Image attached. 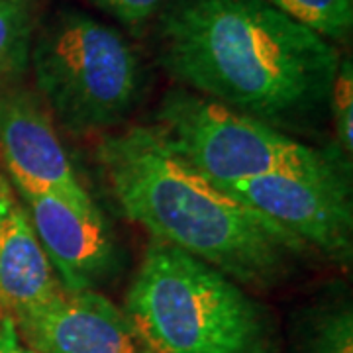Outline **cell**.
Instances as JSON below:
<instances>
[{
  "label": "cell",
  "mask_w": 353,
  "mask_h": 353,
  "mask_svg": "<svg viewBox=\"0 0 353 353\" xmlns=\"http://www.w3.org/2000/svg\"><path fill=\"white\" fill-rule=\"evenodd\" d=\"M61 289L97 290L118 271L120 248L99 204L14 189Z\"/></svg>",
  "instance_id": "7"
},
{
  "label": "cell",
  "mask_w": 353,
  "mask_h": 353,
  "mask_svg": "<svg viewBox=\"0 0 353 353\" xmlns=\"http://www.w3.org/2000/svg\"><path fill=\"white\" fill-rule=\"evenodd\" d=\"M155 120L165 141L218 187L277 171L350 167L341 153L303 143L285 130L189 88L169 90Z\"/></svg>",
  "instance_id": "5"
},
{
  "label": "cell",
  "mask_w": 353,
  "mask_h": 353,
  "mask_svg": "<svg viewBox=\"0 0 353 353\" xmlns=\"http://www.w3.org/2000/svg\"><path fill=\"white\" fill-rule=\"evenodd\" d=\"M102 12L110 14L120 24L139 28L148 24L157 10H161L165 0H88Z\"/></svg>",
  "instance_id": "15"
},
{
  "label": "cell",
  "mask_w": 353,
  "mask_h": 353,
  "mask_svg": "<svg viewBox=\"0 0 353 353\" xmlns=\"http://www.w3.org/2000/svg\"><path fill=\"white\" fill-rule=\"evenodd\" d=\"M0 353H38L20 336L12 316L0 312Z\"/></svg>",
  "instance_id": "16"
},
{
  "label": "cell",
  "mask_w": 353,
  "mask_h": 353,
  "mask_svg": "<svg viewBox=\"0 0 353 353\" xmlns=\"http://www.w3.org/2000/svg\"><path fill=\"white\" fill-rule=\"evenodd\" d=\"M159 61L192 92L285 130L328 108L341 57L267 0H169Z\"/></svg>",
  "instance_id": "1"
},
{
  "label": "cell",
  "mask_w": 353,
  "mask_h": 353,
  "mask_svg": "<svg viewBox=\"0 0 353 353\" xmlns=\"http://www.w3.org/2000/svg\"><path fill=\"white\" fill-rule=\"evenodd\" d=\"M124 312L150 353H283L271 310L218 269L153 238Z\"/></svg>",
  "instance_id": "3"
},
{
  "label": "cell",
  "mask_w": 353,
  "mask_h": 353,
  "mask_svg": "<svg viewBox=\"0 0 353 353\" xmlns=\"http://www.w3.org/2000/svg\"><path fill=\"white\" fill-rule=\"evenodd\" d=\"M99 161L130 220L245 289L281 285L310 250L196 171L165 141L157 126L104 136Z\"/></svg>",
  "instance_id": "2"
},
{
  "label": "cell",
  "mask_w": 353,
  "mask_h": 353,
  "mask_svg": "<svg viewBox=\"0 0 353 353\" xmlns=\"http://www.w3.org/2000/svg\"><path fill=\"white\" fill-rule=\"evenodd\" d=\"M304 353H353V310L350 301L318 306L303 334Z\"/></svg>",
  "instance_id": "13"
},
{
  "label": "cell",
  "mask_w": 353,
  "mask_h": 353,
  "mask_svg": "<svg viewBox=\"0 0 353 353\" xmlns=\"http://www.w3.org/2000/svg\"><path fill=\"white\" fill-rule=\"evenodd\" d=\"M41 0H0V81L22 73L30 63Z\"/></svg>",
  "instance_id": "11"
},
{
  "label": "cell",
  "mask_w": 353,
  "mask_h": 353,
  "mask_svg": "<svg viewBox=\"0 0 353 353\" xmlns=\"http://www.w3.org/2000/svg\"><path fill=\"white\" fill-rule=\"evenodd\" d=\"M328 108H332L334 128L338 136V152L352 161L353 152V65L352 59H341L334 77Z\"/></svg>",
  "instance_id": "14"
},
{
  "label": "cell",
  "mask_w": 353,
  "mask_h": 353,
  "mask_svg": "<svg viewBox=\"0 0 353 353\" xmlns=\"http://www.w3.org/2000/svg\"><path fill=\"white\" fill-rule=\"evenodd\" d=\"M61 290L26 208L0 173V312L18 320Z\"/></svg>",
  "instance_id": "10"
},
{
  "label": "cell",
  "mask_w": 353,
  "mask_h": 353,
  "mask_svg": "<svg viewBox=\"0 0 353 353\" xmlns=\"http://www.w3.org/2000/svg\"><path fill=\"white\" fill-rule=\"evenodd\" d=\"M347 169L277 171L220 189L277 222L310 250L350 261L353 206Z\"/></svg>",
  "instance_id": "6"
},
{
  "label": "cell",
  "mask_w": 353,
  "mask_h": 353,
  "mask_svg": "<svg viewBox=\"0 0 353 353\" xmlns=\"http://www.w3.org/2000/svg\"><path fill=\"white\" fill-rule=\"evenodd\" d=\"M14 322L38 353H150L124 308L99 290H61Z\"/></svg>",
  "instance_id": "9"
},
{
  "label": "cell",
  "mask_w": 353,
  "mask_h": 353,
  "mask_svg": "<svg viewBox=\"0 0 353 353\" xmlns=\"http://www.w3.org/2000/svg\"><path fill=\"white\" fill-rule=\"evenodd\" d=\"M320 38L343 41L353 28V0H267Z\"/></svg>",
  "instance_id": "12"
},
{
  "label": "cell",
  "mask_w": 353,
  "mask_h": 353,
  "mask_svg": "<svg viewBox=\"0 0 353 353\" xmlns=\"http://www.w3.org/2000/svg\"><path fill=\"white\" fill-rule=\"evenodd\" d=\"M0 159L14 189L92 202L43 101L24 88L0 92Z\"/></svg>",
  "instance_id": "8"
},
{
  "label": "cell",
  "mask_w": 353,
  "mask_h": 353,
  "mask_svg": "<svg viewBox=\"0 0 353 353\" xmlns=\"http://www.w3.org/2000/svg\"><path fill=\"white\" fill-rule=\"evenodd\" d=\"M30 65L39 99L71 136L118 126L141 94L143 69L132 43L75 8H61L38 26Z\"/></svg>",
  "instance_id": "4"
}]
</instances>
